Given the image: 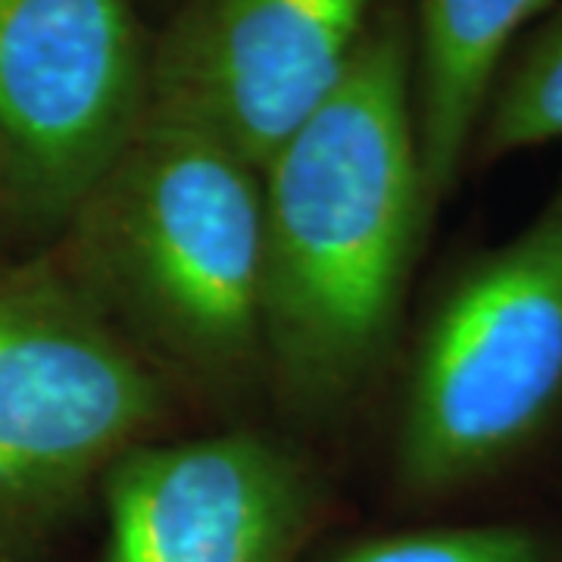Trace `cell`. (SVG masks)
<instances>
[{
  "label": "cell",
  "instance_id": "6da1fadb",
  "mask_svg": "<svg viewBox=\"0 0 562 562\" xmlns=\"http://www.w3.org/2000/svg\"><path fill=\"white\" fill-rule=\"evenodd\" d=\"M266 382L335 416L382 369L431 216L409 0H394L341 88L266 160Z\"/></svg>",
  "mask_w": 562,
  "mask_h": 562
},
{
  "label": "cell",
  "instance_id": "7a4b0ae2",
  "mask_svg": "<svg viewBox=\"0 0 562 562\" xmlns=\"http://www.w3.org/2000/svg\"><path fill=\"white\" fill-rule=\"evenodd\" d=\"M50 257L166 382H266L262 176L222 140L150 113Z\"/></svg>",
  "mask_w": 562,
  "mask_h": 562
},
{
  "label": "cell",
  "instance_id": "3957f363",
  "mask_svg": "<svg viewBox=\"0 0 562 562\" xmlns=\"http://www.w3.org/2000/svg\"><path fill=\"white\" fill-rule=\"evenodd\" d=\"M562 416V181L443 288L422 328L397 435L413 497H450L522 457Z\"/></svg>",
  "mask_w": 562,
  "mask_h": 562
},
{
  "label": "cell",
  "instance_id": "277c9868",
  "mask_svg": "<svg viewBox=\"0 0 562 562\" xmlns=\"http://www.w3.org/2000/svg\"><path fill=\"white\" fill-rule=\"evenodd\" d=\"M166 413V375L54 257L0 276V547L63 522Z\"/></svg>",
  "mask_w": 562,
  "mask_h": 562
},
{
  "label": "cell",
  "instance_id": "5b68a950",
  "mask_svg": "<svg viewBox=\"0 0 562 562\" xmlns=\"http://www.w3.org/2000/svg\"><path fill=\"white\" fill-rule=\"evenodd\" d=\"M154 38L140 0H0L3 206L69 225L150 116Z\"/></svg>",
  "mask_w": 562,
  "mask_h": 562
},
{
  "label": "cell",
  "instance_id": "8992f818",
  "mask_svg": "<svg viewBox=\"0 0 562 562\" xmlns=\"http://www.w3.org/2000/svg\"><path fill=\"white\" fill-rule=\"evenodd\" d=\"M394 0H176L154 38L150 113L257 169L328 101Z\"/></svg>",
  "mask_w": 562,
  "mask_h": 562
},
{
  "label": "cell",
  "instance_id": "52a82bcc",
  "mask_svg": "<svg viewBox=\"0 0 562 562\" xmlns=\"http://www.w3.org/2000/svg\"><path fill=\"white\" fill-rule=\"evenodd\" d=\"M98 491V562H297L325 506L310 462L260 431L140 443Z\"/></svg>",
  "mask_w": 562,
  "mask_h": 562
},
{
  "label": "cell",
  "instance_id": "ba28073f",
  "mask_svg": "<svg viewBox=\"0 0 562 562\" xmlns=\"http://www.w3.org/2000/svg\"><path fill=\"white\" fill-rule=\"evenodd\" d=\"M553 0H409L422 172L431 216L460 184L484 103L516 41Z\"/></svg>",
  "mask_w": 562,
  "mask_h": 562
},
{
  "label": "cell",
  "instance_id": "9c48e42d",
  "mask_svg": "<svg viewBox=\"0 0 562 562\" xmlns=\"http://www.w3.org/2000/svg\"><path fill=\"white\" fill-rule=\"evenodd\" d=\"M562 144V0H553L503 63L472 144V162L491 166Z\"/></svg>",
  "mask_w": 562,
  "mask_h": 562
},
{
  "label": "cell",
  "instance_id": "30bf717a",
  "mask_svg": "<svg viewBox=\"0 0 562 562\" xmlns=\"http://www.w3.org/2000/svg\"><path fill=\"white\" fill-rule=\"evenodd\" d=\"M328 562H560L522 525H441L379 535L344 547Z\"/></svg>",
  "mask_w": 562,
  "mask_h": 562
},
{
  "label": "cell",
  "instance_id": "8fae6325",
  "mask_svg": "<svg viewBox=\"0 0 562 562\" xmlns=\"http://www.w3.org/2000/svg\"><path fill=\"white\" fill-rule=\"evenodd\" d=\"M0 203H3V166H0Z\"/></svg>",
  "mask_w": 562,
  "mask_h": 562
},
{
  "label": "cell",
  "instance_id": "7c38bea8",
  "mask_svg": "<svg viewBox=\"0 0 562 562\" xmlns=\"http://www.w3.org/2000/svg\"><path fill=\"white\" fill-rule=\"evenodd\" d=\"M7 269H10V266H7V262H0V276H3V272H7Z\"/></svg>",
  "mask_w": 562,
  "mask_h": 562
},
{
  "label": "cell",
  "instance_id": "4fadbf2b",
  "mask_svg": "<svg viewBox=\"0 0 562 562\" xmlns=\"http://www.w3.org/2000/svg\"><path fill=\"white\" fill-rule=\"evenodd\" d=\"M172 3H176V0H172Z\"/></svg>",
  "mask_w": 562,
  "mask_h": 562
}]
</instances>
